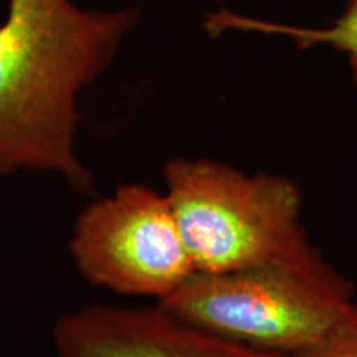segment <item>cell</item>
Instances as JSON below:
<instances>
[{"label": "cell", "instance_id": "6da1fadb", "mask_svg": "<svg viewBox=\"0 0 357 357\" xmlns=\"http://www.w3.org/2000/svg\"><path fill=\"white\" fill-rule=\"evenodd\" d=\"M136 7L7 0L0 22V178L48 174L77 194L95 176L78 153L79 96L109 68L139 22Z\"/></svg>", "mask_w": 357, "mask_h": 357}, {"label": "cell", "instance_id": "7a4b0ae2", "mask_svg": "<svg viewBox=\"0 0 357 357\" xmlns=\"http://www.w3.org/2000/svg\"><path fill=\"white\" fill-rule=\"evenodd\" d=\"M162 178L195 273L265 265L337 273L311 242L303 192L289 177L177 155L164 162Z\"/></svg>", "mask_w": 357, "mask_h": 357}, {"label": "cell", "instance_id": "3957f363", "mask_svg": "<svg viewBox=\"0 0 357 357\" xmlns=\"http://www.w3.org/2000/svg\"><path fill=\"white\" fill-rule=\"evenodd\" d=\"M354 284L283 265L195 273L159 305L205 333L253 349L294 354L319 342L349 306Z\"/></svg>", "mask_w": 357, "mask_h": 357}, {"label": "cell", "instance_id": "277c9868", "mask_svg": "<svg viewBox=\"0 0 357 357\" xmlns=\"http://www.w3.org/2000/svg\"><path fill=\"white\" fill-rule=\"evenodd\" d=\"M75 270L96 288L164 301L195 275L166 192L119 185L91 200L68 238Z\"/></svg>", "mask_w": 357, "mask_h": 357}, {"label": "cell", "instance_id": "5b68a950", "mask_svg": "<svg viewBox=\"0 0 357 357\" xmlns=\"http://www.w3.org/2000/svg\"><path fill=\"white\" fill-rule=\"evenodd\" d=\"M53 357H283L205 333L159 303H91L66 311L52 329Z\"/></svg>", "mask_w": 357, "mask_h": 357}, {"label": "cell", "instance_id": "8992f818", "mask_svg": "<svg viewBox=\"0 0 357 357\" xmlns=\"http://www.w3.org/2000/svg\"><path fill=\"white\" fill-rule=\"evenodd\" d=\"M204 29L212 38L229 32V30H236V32L283 35V37L291 38L301 50L329 47L339 53H344L351 68L352 82L357 86V0H346V7L341 15L331 25L323 26V29L283 25L276 24V22L245 17L229 10L211 13L205 19Z\"/></svg>", "mask_w": 357, "mask_h": 357}, {"label": "cell", "instance_id": "52a82bcc", "mask_svg": "<svg viewBox=\"0 0 357 357\" xmlns=\"http://www.w3.org/2000/svg\"><path fill=\"white\" fill-rule=\"evenodd\" d=\"M283 357H357V303L354 300L349 303L331 331L319 342Z\"/></svg>", "mask_w": 357, "mask_h": 357}, {"label": "cell", "instance_id": "ba28073f", "mask_svg": "<svg viewBox=\"0 0 357 357\" xmlns=\"http://www.w3.org/2000/svg\"><path fill=\"white\" fill-rule=\"evenodd\" d=\"M215 2H222V0H215Z\"/></svg>", "mask_w": 357, "mask_h": 357}]
</instances>
